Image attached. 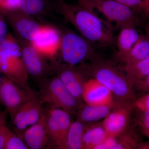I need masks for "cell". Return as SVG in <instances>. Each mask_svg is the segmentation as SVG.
Listing matches in <instances>:
<instances>
[{
    "instance_id": "24",
    "label": "cell",
    "mask_w": 149,
    "mask_h": 149,
    "mask_svg": "<svg viewBox=\"0 0 149 149\" xmlns=\"http://www.w3.org/2000/svg\"><path fill=\"white\" fill-rule=\"evenodd\" d=\"M29 149L25 142L19 135L8 128L5 149Z\"/></svg>"
},
{
    "instance_id": "35",
    "label": "cell",
    "mask_w": 149,
    "mask_h": 149,
    "mask_svg": "<svg viewBox=\"0 0 149 149\" xmlns=\"http://www.w3.org/2000/svg\"><path fill=\"white\" fill-rule=\"evenodd\" d=\"M95 0H78V6L90 10L91 5Z\"/></svg>"
},
{
    "instance_id": "9",
    "label": "cell",
    "mask_w": 149,
    "mask_h": 149,
    "mask_svg": "<svg viewBox=\"0 0 149 149\" xmlns=\"http://www.w3.org/2000/svg\"><path fill=\"white\" fill-rule=\"evenodd\" d=\"M8 24L15 32V35L31 42L44 24L35 20L33 17L17 10L3 13Z\"/></svg>"
},
{
    "instance_id": "2",
    "label": "cell",
    "mask_w": 149,
    "mask_h": 149,
    "mask_svg": "<svg viewBox=\"0 0 149 149\" xmlns=\"http://www.w3.org/2000/svg\"><path fill=\"white\" fill-rule=\"evenodd\" d=\"M78 66L86 75L95 78L109 89L117 102L130 103L133 96V86L121 68L99 55Z\"/></svg>"
},
{
    "instance_id": "37",
    "label": "cell",
    "mask_w": 149,
    "mask_h": 149,
    "mask_svg": "<svg viewBox=\"0 0 149 149\" xmlns=\"http://www.w3.org/2000/svg\"><path fill=\"white\" fill-rule=\"evenodd\" d=\"M146 35L149 40V21L147 24L146 27Z\"/></svg>"
},
{
    "instance_id": "38",
    "label": "cell",
    "mask_w": 149,
    "mask_h": 149,
    "mask_svg": "<svg viewBox=\"0 0 149 149\" xmlns=\"http://www.w3.org/2000/svg\"><path fill=\"white\" fill-rule=\"evenodd\" d=\"M2 73L0 71V84H1V81L2 77V75H1Z\"/></svg>"
},
{
    "instance_id": "34",
    "label": "cell",
    "mask_w": 149,
    "mask_h": 149,
    "mask_svg": "<svg viewBox=\"0 0 149 149\" xmlns=\"http://www.w3.org/2000/svg\"><path fill=\"white\" fill-rule=\"evenodd\" d=\"M135 86L142 91H149V75L137 83Z\"/></svg>"
},
{
    "instance_id": "18",
    "label": "cell",
    "mask_w": 149,
    "mask_h": 149,
    "mask_svg": "<svg viewBox=\"0 0 149 149\" xmlns=\"http://www.w3.org/2000/svg\"><path fill=\"white\" fill-rule=\"evenodd\" d=\"M140 35L136 27L126 26L120 28L116 43L117 48L116 56L118 60L130 52Z\"/></svg>"
},
{
    "instance_id": "5",
    "label": "cell",
    "mask_w": 149,
    "mask_h": 149,
    "mask_svg": "<svg viewBox=\"0 0 149 149\" xmlns=\"http://www.w3.org/2000/svg\"><path fill=\"white\" fill-rule=\"evenodd\" d=\"M40 92L42 101L51 107L60 109L70 114L76 113L83 103L68 91L57 76L43 80Z\"/></svg>"
},
{
    "instance_id": "25",
    "label": "cell",
    "mask_w": 149,
    "mask_h": 149,
    "mask_svg": "<svg viewBox=\"0 0 149 149\" xmlns=\"http://www.w3.org/2000/svg\"><path fill=\"white\" fill-rule=\"evenodd\" d=\"M20 0H2L0 3V12L2 13L18 10Z\"/></svg>"
},
{
    "instance_id": "12",
    "label": "cell",
    "mask_w": 149,
    "mask_h": 149,
    "mask_svg": "<svg viewBox=\"0 0 149 149\" xmlns=\"http://www.w3.org/2000/svg\"><path fill=\"white\" fill-rule=\"evenodd\" d=\"M44 111L41 102L32 94L10 116L11 121L17 130L22 131L36 123Z\"/></svg>"
},
{
    "instance_id": "32",
    "label": "cell",
    "mask_w": 149,
    "mask_h": 149,
    "mask_svg": "<svg viewBox=\"0 0 149 149\" xmlns=\"http://www.w3.org/2000/svg\"><path fill=\"white\" fill-rule=\"evenodd\" d=\"M8 128L6 124L0 128V149H5Z\"/></svg>"
},
{
    "instance_id": "10",
    "label": "cell",
    "mask_w": 149,
    "mask_h": 149,
    "mask_svg": "<svg viewBox=\"0 0 149 149\" xmlns=\"http://www.w3.org/2000/svg\"><path fill=\"white\" fill-rule=\"evenodd\" d=\"M61 33L56 27L44 24L30 43L46 58H54L59 52Z\"/></svg>"
},
{
    "instance_id": "23",
    "label": "cell",
    "mask_w": 149,
    "mask_h": 149,
    "mask_svg": "<svg viewBox=\"0 0 149 149\" xmlns=\"http://www.w3.org/2000/svg\"><path fill=\"white\" fill-rule=\"evenodd\" d=\"M85 123L78 120L72 122L66 139L67 149H83V136Z\"/></svg>"
},
{
    "instance_id": "8",
    "label": "cell",
    "mask_w": 149,
    "mask_h": 149,
    "mask_svg": "<svg viewBox=\"0 0 149 149\" xmlns=\"http://www.w3.org/2000/svg\"><path fill=\"white\" fill-rule=\"evenodd\" d=\"M32 94L28 88H23L2 75L0 84V103L5 107L10 116Z\"/></svg>"
},
{
    "instance_id": "41",
    "label": "cell",
    "mask_w": 149,
    "mask_h": 149,
    "mask_svg": "<svg viewBox=\"0 0 149 149\" xmlns=\"http://www.w3.org/2000/svg\"><path fill=\"white\" fill-rule=\"evenodd\" d=\"M2 1V0H0V3Z\"/></svg>"
},
{
    "instance_id": "14",
    "label": "cell",
    "mask_w": 149,
    "mask_h": 149,
    "mask_svg": "<svg viewBox=\"0 0 149 149\" xmlns=\"http://www.w3.org/2000/svg\"><path fill=\"white\" fill-rule=\"evenodd\" d=\"M82 100L85 103L92 106H115L120 103L116 102L109 89L93 77L85 82Z\"/></svg>"
},
{
    "instance_id": "22",
    "label": "cell",
    "mask_w": 149,
    "mask_h": 149,
    "mask_svg": "<svg viewBox=\"0 0 149 149\" xmlns=\"http://www.w3.org/2000/svg\"><path fill=\"white\" fill-rule=\"evenodd\" d=\"M49 0H20L18 10L32 17L45 15L50 12Z\"/></svg>"
},
{
    "instance_id": "13",
    "label": "cell",
    "mask_w": 149,
    "mask_h": 149,
    "mask_svg": "<svg viewBox=\"0 0 149 149\" xmlns=\"http://www.w3.org/2000/svg\"><path fill=\"white\" fill-rule=\"evenodd\" d=\"M130 103H120L113 109L102 122L109 136L118 137L128 126L132 106Z\"/></svg>"
},
{
    "instance_id": "27",
    "label": "cell",
    "mask_w": 149,
    "mask_h": 149,
    "mask_svg": "<svg viewBox=\"0 0 149 149\" xmlns=\"http://www.w3.org/2000/svg\"><path fill=\"white\" fill-rule=\"evenodd\" d=\"M118 143V137L108 136L95 149H115Z\"/></svg>"
},
{
    "instance_id": "7",
    "label": "cell",
    "mask_w": 149,
    "mask_h": 149,
    "mask_svg": "<svg viewBox=\"0 0 149 149\" xmlns=\"http://www.w3.org/2000/svg\"><path fill=\"white\" fill-rule=\"evenodd\" d=\"M45 113L49 140L56 148L67 149V136L72 123L70 114L63 110L51 107Z\"/></svg>"
},
{
    "instance_id": "11",
    "label": "cell",
    "mask_w": 149,
    "mask_h": 149,
    "mask_svg": "<svg viewBox=\"0 0 149 149\" xmlns=\"http://www.w3.org/2000/svg\"><path fill=\"white\" fill-rule=\"evenodd\" d=\"M14 36L21 48L22 59L29 76L41 78L49 69L47 58L40 54L30 42Z\"/></svg>"
},
{
    "instance_id": "19",
    "label": "cell",
    "mask_w": 149,
    "mask_h": 149,
    "mask_svg": "<svg viewBox=\"0 0 149 149\" xmlns=\"http://www.w3.org/2000/svg\"><path fill=\"white\" fill-rule=\"evenodd\" d=\"M108 136L102 122L85 126L83 136V149H95Z\"/></svg>"
},
{
    "instance_id": "3",
    "label": "cell",
    "mask_w": 149,
    "mask_h": 149,
    "mask_svg": "<svg viewBox=\"0 0 149 149\" xmlns=\"http://www.w3.org/2000/svg\"><path fill=\"white\" fill-rule=\"evenodd\" d=\"M0 71L21 87L27 88L29 75L22 59L21 48L14 35L10 33L0 42Z\"/></svg>"
},
{
    "instance_id": "15",
    "label": "cell",
    "mask_w": 149,
    "mask_h": 149,
    "mask_svg": "<svg viewBox=\"0 0 149 149\" xmlns=\"http://www.w3.org/2000/svg\"><path fill=\"white\" fill-rule=\"evenodd\" d=\"M85 75V72L79 66L65 64L59 67L57 76L74 97L83 101L82 95L87 80Z\"/></svg>"
},
{
    "instance_id": "4",
    "label": "cell",
    "mask_w": 149,
    "mask_h": 149,
    "mask_svg": "<svg viewBox=\"0 0 149 149\" xmlns=\"http://www.w3.org/2000/svg\"><path fill=\"white\" fill-rule=\"evenodd\" d=\"M59 52L65 64L73 66L91 61L98 55L92 43L70 30L61 34Z\"/></svg>"
},
{
    "instance_id": "16",
    "label": "cell",
    "mask_w": 149,
    "mask_h": 149,
    "mask_svg": "<svg viewBox=\"0 0 149 149\" xmlns=\"http://www.w3.org/2000/svg\"><path fill=\"white\" fill-rule=\"evenodd\" d=\"M23 135V139L29 149H41L46 146L49 140L46 128L45 111L36 123L25 129Z\"/></svg>"
},
{
    "instance_id": "6",
    "label": "cell",
    "mask_w": 149,
    "mask_h": 149,
    "mask_svg": "<svg viewBox=\"0 0 149 149\" xmlns=\"http://www.w3.org/2000/svg\"><path fill=\"white\" fill-rule=\"evenodd\" d=\"M97 10L107 19V21L115 23L121 28L126 26L136 27L140 20L135 10L115 0H95L91 10Z\"/></svg>"
},
{
    "instance_id": "21",
    "label": "cell",
    "mask_w": 149,
    "mask_h": 149,
    "mask_svg": "<svg viewBox=\"0 0 149 149\" xmlns=\"http://www.w3.org/2000/svg\"><path fill=\"white\" fill-rule=\"evenodd\" d=\"M149 57V40L146 35H140L130 52L119 60L124 64H130Z\"/></svg>"
},
{
    "instance_id": "40",
    "label": "cell",
    "mask_w": 149,
    "mask_h": 149,
    "mask_svg": "<svg viewBox=\"0 0 149 149\" xmlns=\"http://www.w3.org/2000/svg\"><path fill=\"white\" fill-rule=\"evenodd\" d=\"M58 2H61L63 1H64V0H58Z\"/></svg>"
},
{
    "instance_id": "26",
    "label": "cell",
    "mask_w": 149,
    "mask_h": 149,
    "mask_svg": "<svg viewBox=\"0 0 149 149\" xmlns=\"http://www.w3.org/2000/svg\"><path fill=\"white\" fill-rule=\"evenodd\" d=\"M120 138L118 139V143L115 149H130L134 147L133 140L127 135L122 133L120 136Z\"/></svg>"
},
{
    "instance_id": "31",
    "label": "cell",
    "mask_w": 149,
    "mask_h": 149,
    "mask_svg": "<svg viewBox=\"0 0 149 149\" xmlns=\"http://www.w3.org/2000/svg\"><path fill=\"white\" fill-rule=\"evenodd\" d=\"M140 117V125L142 126L145 131H149V110L142 111Z\"/></svg>"
},
{
    "instance_id": "36",
    "label": "cell",
    "mask_w": 149,
    "mask_h": 149,
    "mask_svg": "<svg viewBox=\"0 0 149 149\" xmlns=\"http://www.w3.org/2000/svg\"><path fill=\"white\" fill-rule=\"evenodd\" d=\"M6 110L2 111L0 110V128L3 125L6 124V118L7 115Z\"/></svg>"
},
{
    "instance_id": "1",
    "label": "cell",
    "mask_w": 149,
    "mask_h": 149,
    "mask_svg": "<svg viewBox=\"0 0 149 149\" xmlns=\"http://www.w3.org/2000/svg\"><path fill=\"white\" fill-rule=\"evenodd\" d=\"M58 4L60 12L66 21L92 44L103 47L116 44V38L111 24L100 18L95 12L64 1Z\"/></svg>"
},
{
    "instance_id": "33",
    "label": "cell",
    "mask_w": 149,
    "mask_h": 149,
    "mask_svg": "<svg viewBox=\"0 0 149 149\" xmlns=\"http://www.w3.org/2000/svg\"><path fill=\"white\" fill-rule=\"evenodd\" d=\"M139 11L145 17L149 18V0H143Z\"/></svg>"
},
{
    "instance_id": "29",
    "label": "cell",
    "mask_w": 149,
    "mask_h": 149,
    "mask_svg": "<svg viewBox=\"0 0 149 149\" xmlns=\"http://www.w3.org/2000/svg\"><path fill=\"white\" fill-rule=\"evenodd\" d=\"M134 106L141 111L149 110V93L136 100Z\"/></svg>"
},
{
    "instance_id": "30",
    "label": "cell",
    "mask_w": 149,
    "mask_h": 149,
    "mask_svg": "<svg viewBox=\"0 0 149 149\" xmlns=\"http://www.w3.org/2000/svg\"><path fill=\"white\" fill-rule=\"evenodd\" d=\"M115 1L136 11H139L143 0H115Z\"/></svg>"
},
{
    "instance_id": "17",
    "label": "cell",
    "mask_w": 149,
    "mask_h": 149,
    "mask_svg": "<svg viewBox=\"0 0 149 149\" xmlns=\"http://www.w3.org/2000/svg\"><path fill=\"white\" fill-rule=\"evenodd\" d=\"M118 104L115 106H98L82 103L76 112L77 120L85 123H92L104 119Z\"/></svg>"
},
{
    "instance_id": "39",
    "label": "cell",
    "mask_w": 149,
    "mask_h": 149,
    "mask_svg": "<svg viewBox=\"0 0 149 149\" xmlns=\"http://www.w3.org/2000/svg\"><path fill=\"white\" fill-rule=\"evenodd\" d=\"M146 134L149 137V131H146Z\"/></svg>"
},
{
    "instance_id": "20",
    "label": "cell",
    "mask_w": 149,
    "mask_h": 149,
    "mask_svg": "<svg viewBox=\"0 0 149 149\" xmlns=\"http://www.w3.org/2000/svg\"><path fill=\"white\" fill-rule=\"evenodd\" d=\"M121 69L133 87L149 75V57L134 63L124 64Z\"/></svg>"
},
{
    "instance_id": "28",
    "label": "cell",
    "mask_w": 149,
    "mask_h": 149,
    "mask_svg": "<svg viewBox=\"0 0 149 149\" xmlns=\"http://www.w3.org/2000/svg\"><path fill=\"white\" fill-rule=\"evenodd\" d=\"M7 24L5 17L0 12V42L3 41L8 35Z\"/></svg>"
}]
</instances>
